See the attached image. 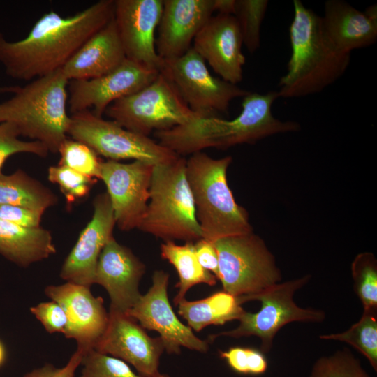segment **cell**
I'll return each instance as SVG.
<instances>
[{
  "label": "cell",
  "mask_w": 377,
  "mask_h": 377,
  "mask_svg": "<svg viewBox=\"0 0 377 377\" xmlns=\"http://www.w3.org/2000/svg\"><path fill=\"white\" fill-rule=\"evenodd\" d=\"M45 293L64 309L68 324L64 337L74 339L84 353L94 349L108 323V312L101 297H95L90 287L71 282L50 285Z\"/></svg>",
  "instance_id": "obj_17"
},
{
  "label": "cell",
  "mask_w": 377,
  "mask_h": 377,
  "mask_svg": "<svg viewBox=\"0 0 377 377\" xmlns=\"http://www.w3.org/2000/svg\"><path fill=\"white\" fill-rule=\"evenodd\" d=\"M57 252L51 232L26 228L0 219V254L22 267L48 258Z\"/></svg>",
  "instance_id": "obj_24"
},
{
  "label": "cell",
  "mask_w": 377,
  "mask_h": 377,
  "mask_svg": "<svg viewBox=\"0 0 377 377\" xmlns=\"http://www.w3.org/2000/svg\"><path fill=\"white\" fill-rule=\"evenodd\" d=\"M108 316L107 327L94 349L123 360L145 377L158 373L165 351L161 338L149 336L127 313L110 307Z\"/></svg>",
  "instance_id": "obj_15"
},
{
  "label": "cell",
  "mask_w": 377,
  "mask_h": 377,
  "mask_svg": "<svg viewBox=\"0 0 377 377\" xmlns=\"http://www.w3.org/2000/svg\"><path fill=\"white\" fill-rule=\"evenodd\" d=\"M104 114L124 128L145 136L202 117L188 108L161 73L145 88L110 104Z\"/></svg>",
  "instance_id": "obj_8"
},
{
  "label": "cell",
  "mask_w": 377,
  "mask_h": 377,
  "mask_svg": "<svg viewBox=\"0 0 377 377\" xmlns=\"http://www.w3.org/2000/svg\"><path fill=\"white\" fill-rule=\"evenodd\" d=\"M58 202L57 195L43 184L22 170L10 175L0 173V205L45 211Z\"/></svg>",
  "instance_id": "obj_26"
},
{
  "label": "cell",
  "mask_w": 377,
  "mask_h": 377,
  "mask_svg": "<svg viewBox=\"0 0 377 377\" xmlns=\"http://www.w3.org/2000/svg\"><path fill=\"white\" fill-rule=\"evenodd\" d=\"M214 9L219 14L234 15L235 0H214Z\"/></svg>",
  "instance_id": "obj_41"
},
{
  "label": "cell",
  "mask_w": 377,
  "mask_h": 377,
  "mask_svg": "<svg viewBox=\"0 0 377 377\" xmlns=\"http://www.w3.org/2000/svg\"><path fill=\"white\" fill-rule=\"evenodd\" d=\"M58 153L61 156L59 165L89 177L100 179L102 161L88 145L67 138L60 146Z\"/></svg>",
  "instance_id": "obj_32"
},
{
  "label": "cell",
  "mask_w": 377,
  "mask_h": 377,
  "mask_svg": "<svg viewBox=\"0 0 377 377\" xmlns=\"http://www.w3.org/2000/svg\"><path fill=\"white\" fill-rule=\"evenodd\" d=\"M232 158H213L193 153L186 160V173L202 238L219 239L253 232L247 211L237 203L227 181Z\"/></svg>",
  "instance_id": "obj_5"
},
{
  "label": "cell",
  "mask_w": 377,
  "mask_h": 377,
  "mask_svg": "<svg viewBox=\"0 0 377 377\" xmlns=\"http://www.w3.org/2000/svg\"><path fill=\"white\" fill-rule=\"evenodd\" d=\"M126 59L113 17L80 47L61 71L68 81L88 80L110 73Z\"/></svg>",
  "instance_id": "obj_22"
},
{
  "label": "cell",
  "mask_w": 377,
  "mask_h": 377,
  "mask_svg": "<svg viewBox=\"0 0 377 377\" xmlns=\"http://www.w3.org/2000/svg\"><path fill=\"white\" fill-rule=\"evenodd\" d=\"M279 98L277 91L265 94L249 92L243 97L242 111L232 120L218 116L201 117L184 125L154 132L162 146L179 156L192 154L204 149H227L252 144L268 136L295 132L300 125L281 121L272 113V105Z\"/></svg>",
  "instance_id": "obj_2"
},
{
  "label": "cell",
  "mask_w": 377,
  "mask_h": 377,
  "mask_svg": "<svg viewBox=\"0 0 377 377\" xmlns=\"http://www.w3.org/2000/svg\"><path fill=\"white\" fill-rule=\"evenodd\" d=\"M353 288L363 309L377 308V260L370 252L357 254L351 263Z\"/></svg>",
  "instance_id": "obj_30"
},
{
  "label": "cell",
  "mask_w": 377,
  "mask_h": 377,
  "mask_svg": "<svg viewBox=\"0 0 377 377\" xmlns=\"http://www.w3.org/2000/svg\"><path fill=\"white\" fill-rule=\"evenodd\" d=\"M84 353L82 349L77 348L64 367H57L47 363L27 372L24 377H75V371L81 364Z\"/></svg>",
  "instance_id": "obj_39"
},
{
  "label": "cell",
  "mask_w": 377,
  "mask_h": 377,
  "mask_svg": "<svg viewBox=\"0 0 377 377\" xmlns=\"http://www.w3.org/2000/svg\"><path fill=\"white\" fill-rule=\"evenodd\" d=\"M311 279L309 274L300 278L278 283L263 291L246 296L237 297L239 303L250 301L261 302L256 313L244 311L237 320L239 325L230 330L209 336V342L219 337L240 338L255 336L260 340V351L270 352L277 332L292 322L322 323L326 318L320 309L302 308L294 301L296 291L304 287Z\"/></svg>",
  "instance_id": "obj_7"
},
{
  "label": "cell",
  "mask_w": 377,
  "mask_h": 377,
  "mask_svg": "<svg viewBox=\"0 0 377 377\" xmlns=\"http://www.w3.org/2000/svg\"><path fill=\"white\" fill-rule=\"evenodd\" d=\"M78 377H145L135 372L126 362L94 349L85 352Z\"/></svg>",
  "instance_id": "obj_34"
},
{
  "label": "cell",
  "mask_w": 377,
  "mask_h": 377,
  "mask_svg": "<svg viewBox=\"0 0 377 377\" xmlns=\"http://www.w3.org/2000/svg\"><path fill=\"white\" fill-rule=\"evenodd\" d=\"M309 377H371L360 361L346 348L318 357Z\"/></svg>",
  "instance_id": "obj_31"
},
{
  "label": "cell",
  "mask_w": 377,
  "mask_h": 377,
  "mask_svg": "<svg viewBox=\"0 0 377 377\" xmlns=\"http://www.w3.org/2000/svg\"><path fill=\"white\" fill-rule=\"evenodd\" d=\"M267 0H235L234 16L238 23L243 44L250 53L260 45V28L265 15Z\"/></svg>",
  "instance_id": "obj_29"
},
{
  "label": "cell",
  "mask_w": 377,
  "mask_h": 377,
  "mask_svg": "<svg viewBox=\"0 0 377 377\" xmlns=\"http://www.w3.org/2000/svg\"><path fill=\"white\" fill-rule=\"evenodd\" d=\"M162 258L168 260L175 268L179 281L175 285L178 292L174 297L175 306L186 298V293L194 286L205 283L216 285L217 279L199 263L194 247V242H186L177 244L175 241H164L160 246Z\"/></svg>",
  "instance_id": "obj_27"
},
{
  "label": "cell",
  "mask_w": 377,
  "mask_h": 377,
  "mask_svg": "<svg viewBox=\"0 0 377 377\" xmlns=\"http://www.w3.org/2000/svg\"><path fill=\"white\" fill-rule=\"evenodd\" d=\"M169 276L163 270H156L151 286L126 313L144 329L157 332L168 354H179L181 347L206 353L209 341L200 339L188 325L182 323L170 305Z\"/></svg>",
  "instance_id": "obj_12"
},
{
  "label": "cell",
  "mask_w": 377,
  "mask_h": 377,
  "mask_svg": "<svg viewBox=\"0 0 377 377\" xmlns=\"http://www.w3.org/2000/svg\"><path fill=\"white\" fill-rule=\"evenodd\" d=\"M43 214V212L20 206L0 205V219L22 227H40Z\"/></svg>",
  "instance_id": "obj_38"
},
{
  "label": "cell",
  "mask_w": 377,
  "mask_h": 377,
  "mask_svg": "<svg viewBox=\"0 0 377 377\" xmlns=\"http://www.w3.org/2000/svg\"><path fill=\"white\" fill-rule=\"evenodd\" d=\"M17 128L9 122H0V173L6 161L19 153H29L39 157H46L50 151L38 141H24L18 138Z\"/></svg>",
  "instance_id": "obj_36"
},
{
  "label": "cell",
  "mask_w": 377,
  "mask_h": 377,
  "mask_svg": "<svg viewBox=\"0 0 377 377\" xmlns=\"http://www.w3.org/2000/svg\"><path fill=\"white\" fill-rule=\"evenodd\" d=\"M163 0H115L114 19L126 57L160 72L163 60L155 45Z\"/></svg>",
  "instance_id": "obj_16"
},
{
  "label": "cell",
  "mask_w": 377,
  "mask_h": 377,
  "mask_svg": "<svg viewBox=\"0 0 377 377\" xmlns=\"http://www.w3.org/2000/svg\"><path fill=\"white\" fill-rule=\"evenodd\" d=\"M324 29L334 44L351 54L377 40V20L370 18L342 0H328L322 17Z\"/></svg>",
  "instance_id": "obj_23"
},
{
  "label": "cell",
  "mask_w": 377,
  "mask_h": 377,
  "mask_svg": "<svg viewBox=\"0 0 377 377\" xmlns=\"http://www.w3.org/2000/svg\"><path fill=\"white\" fill-rule=\"evenodd\" d=\"M68 80L61 69L19 87L0 102V122H9L20 135L43 144L57 154L67 138L71 115L67 112Z\"/></svg>",
  "instance_id": "obj_4"
},
{
  "label": "cell",
  "mask_w": 377,
  "mask_h": 377,
  "mask_svg": "<svg viewBox=\"0 0 377 377\" xmlns=\"http://www.w3.org/2000/svg\"><path fill=\"white\" fill-rule=\"evenodd\" d=\"M219 357L224 360L235 373L243 375L263 374L268 368L265 354L259 350L248 347L232 346L220 350Z\"/></svg>",
  "instance_id": "obj_35"
},
{
  "label": "cell",
  "mask_w": 377,
  "mask_h": 377,
  "mask_svg": "<svg viewBox=\"0 0 377 377\" xmlns=\"http://www.w3.org/2000/svg\"><path fill=\"white\" fill-rule=\"evenodd\" d=\"M160 73L172 83L188 108L202 117L228 113L233 99L250 92L212 75L193 47L179 57L163 60Z\"/></svg>",
  "instance_id": "obj_11"
},
{
  "label": "cell",
  "mask_w": 377,
  "mask_h": 377,
  "mask_svg": "<svg viewBox=\"0 0 377 377\" xmlns=\"http://www.w3.org/2000/svg\"><path fill=\"white\" fill-rule=\"evenodd\" d=\"M213 242L219 260L218 280L223 290L235 297L251 295L281 281L274 255L253 232Z\"/></svg>",
  "instance_id": "obj_9"
},
{
  "label": "cell",
  "mask_w": 377,
  "mask_h": 377,
  "mask_svg": "<svg viewBox=\"0 0 377 377\" xmlns=\"http://www.w3.org/2000/svg\"><path fill=\"white\" fill-rule=\"evenodd\" d=\"M7 357L5 345L0 339V368L4 364Z\"/></svg>",
  "instance_id": "obj_42"
},
{
  "label": "cell",
  "mask_w": 377,
  "mask_h": 377,
  "mask_svg": "<svg viewBox=\"0 0 377 377\" xmlns=\"http://www.w3.org/2000/svg\"><path fill=\"white\" fill-rule=\"evenodd\" d=\"M30 312L48 333H65L68 324L67 316L63 307L57 302L50 300L40 302L30 307Z\"/></svg>",
  "instance_id": "obj_37"
},
{
  "label": "cell",
  "mask_w": 377,
  "mask_h": 377,
  "mask_svg": "<svg viewBox=\"0 0 377 377\" xmlns=\"http://www.w3.org/2000/svg\"><path fill=\"white\" fill-rule=\"evenodd\" d=\"M151 377H171L169 375L166 374H161L160 372L157 373L156 375L151 376Z\"/></svg>",
  "instance_id": "obj_44"
},
{
  "label": "cell",
  "mask_w": 377,
  "mask_h": 377,
  "mask_svg": "<svg viewBox=\"0 0 377 377\" xmlns=\"http://www.w3.org/2000/svg\"><path fill=\"white\" fill-rule=\"evenodd\" d=\"M195 251L200 265L212 273L218 279L219 260L214 242L204 238L194 243Z\"/></svg>",
  "instance_id": "obj_40"
},
{
  "label": "cell",
  "mask_w": 377,
  "mask_h": 377,
  "mask_svg": "<svg viewBox=\"0 0 377 377\" xmlns=\"http://www.w3.org/2000/svg\"><path fill=\"white\" fill-rule=\"evenodd\" d=\"M160 72L128 59L110 73L68 84V103L71 114L90 110L98 117L114 101L131 95L152 82Z\"/></svg>",
  "instance_id": "obj_13"
},
{
  "label": "cell",
  "mask_w": 377,
  "mask_h": 377,
  "mask_svg": "<svg viewBox=\"0 0 377 377\" xmlns=\"http://www.w3.org/2000/svg\"><path fill=\"white\" fill-rule=\"evenodd\" d=\"M154 166L141 161L101 162L100 179L106 186L116 225L121 230L138 228L149 200Z\"/></svg>",
  "instance_id": "obj_14"
},
{
  "label": "cell",
  "mask_w": 377,
  "mask_h": 377,
  "mask_svg": "<svg viewBox=\"0 0 377 377\" xmlns=\"http://www.w3.org/2000/svg\"><path fill=\"white\" fill-rule=\"evenodd\" d=\"M289 29L291 55L279 82V97L299 98L320 93L346 71L350 53L338 48L327 34L322 17L293 1Z\"/></svg>",
  "instance_id": "obj_3"
},
{
  "label": "cell",
  "mask_w": 377,
  "mask_h": 377,
  "mask_svg": "<svg viewBox=\"0 0 377 377\" xmlns=\"http://www.w3.org/2000/svg\"><path fill=\"white\" fill-rule=\"evenodd\" d=\"M322 340L346 343L364 355L377 371V308L363 309L360 320L347 330L336 334H320Z\"/></svg>",
  "instance_id": "obj_28"
},
{
  "label": "cell",
  "mask_w": 377,
  "mask_h": 377,
  "mask_svg": "<svg viewBox=\"0 0 377 377\" xmlns=\"http://www.w3.org/2000/svg\"><path fill=\"white\" fill-rule=\"evenodd\" d=\"M91 219L80 232L78 239L66 258L60 277L66 282L90 287L100 254L113 237L116 225L110 198L106 193L97 195L93 201Z\"/></svg>",
  "instance_id": "obj_18"
},
{
  "label": "cell",
  "mask_w": 377,
  "mask_h": 377,
  "mask_svg": "<svg viewBox=\"0 0 377 377\" xmlns=\"http://www.w3.org/2000/svg\"><path fill=\"white\" fill-rule=\"evenodd\" d=\"M20 86H0V94L12 93L14 94Z\"/></svg>",
  "instance_id": "obj_43"
},
{
  "label": "cell",
  "mask_w": 377,
  "mask_h": 377,
  "mask_svg": "<svg viewBox=\"0 0 377 377\" xmlns=\"http://www.w3.org/2000/svg\"><path fill=\"white\" fill-rule=\"evenodd\" d=\"M193 48L226 82L233 84L243 78L246 59L236 18L232 15L212 16L193 39Z\"/></svg>",
  "instance_id": "obj_19"
},
{
  "label": "cell",
  "mask_w": 377,
  "mask_h": 377,
  "mask_svg": "<svg viewBox=\"0 0 377 377\" xmlns=\"http://www.w3.org/2000/svg\"><path fill=\"white\" fill-rule=\"evenodd\" d=\"M155 45L163 60L184 54L215 11L214 0H164Z\"/></svg>",
  "instance_id": "obj_21"
},
{
  "label": "cell",
  "mask_w": 377,
  "mask_h": 377,
  "mask_svg": "<svg viewBox=\"0 0 377 377\" xmlns=\"http://www.w3.org/2000/svg\"><path fill=\"white\" fill-rule=\"evenodd\" d=\"M186 159L154 166L149 200L138 229L163 241L202 238L186 173Z\"/></svg>",
  "instance_id": "obj_6"
},
{
  "label": "cell",
  "mask_w": 377,
  "mask_h": 377,
  "mask_svg": "<svg viewBox=\"0 0 377 377\" xmlns=\"http://www.w3.org/2000/svg\"><path fill=\"white\" fill-rule=\"evenodd\" d=\"M177 306L179 316L195 332L209 325H222L238 320L245 311L237 297L223 290L198 300L188 301L184 298Z\"/></svg>",
  "instance_id": "obj_25"
},
{
  "label": "cell",
  "mask_w": 377,
  "mask_h": 377,
  "mask_svg": "<svg viewBox=\"0 0 377 377\" xmlns=\"http://www.w3.org/2000/svg\"><path fill=\"white\" fill-rule=\"evenodd\" d=\"M47 179L59 186L68 206L85 198L96 182V179L59 164L48 168Z\"/></svg>",
  "instance_id": "obj_33"
},
{
  "label": "cell",
  "mask_w": 377,
  "mask_h": 377,
  "mask_svg": "<svg viewBox=\"0 0 377 377\" xmlns=\"http://www.w3.org/2000/svg\"><path fill=\"white\" fill-rule=\"evenodd\" d=\"M114 1L100 0L64 17L51 10L27 36L7 40L0 31V64L8 77L31 81L61 68L94 34L114 17Z\"/></svg>",
  "instance_id": "obj_1"
},
{
  "label": "cell",
  "mask_w": 377,
  "mask_h": 377,
  "mask_svg": "<svg viewBox=\"0 0 377 377\" xmlns=\"http://www.w3.org/2000/svg\"><path fill=\"white\" fill-rule=\"evenodd\" d=\"M67 134L108 160L133 159L156 165L180 156L148 136L127 130L112 120H105L90 110L71 114Z\"/></svg>",
  "instance_id": "obj_10"
},
{
  "label": "cell",
  "mask_w": 377,
  "mask_h": 377,
  "mask_svg": "<svg viewBox=\"0 0 377 377\" xmlns=\"http://www.w3.org/2000/svg\"><path fill=\"white\" fill-rule=\"evenodd\" d=\"M145 272V264L130 249L112 237L98 258L94 284L105 289L110 299V308L126 313L142 295L139 285Z\"/></svg>",
  "instance_id": "obj_20"
}]
</instances>
